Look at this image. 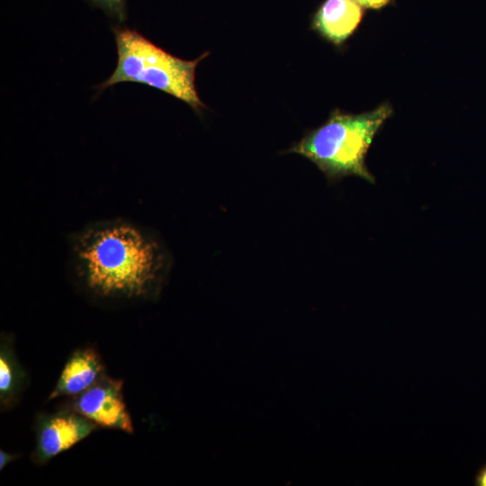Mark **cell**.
<instances>
[{
    "label": "cell",
    "mask_w": 486,
    "mask_h": 486,
    "mask_svg": "<svg viewBox=\"0 0 486 486\" xmlns=\"http://www.w3.org/2000/svg\"><path fill=\"white\" fill-rule=\"evenodd\" d=\"M25 373L16 360L10 345L1 344L0 402L1 409L11 408L17 401L25 384Z\"/></svg>",
    "instance_id": "obj_8"
},
{
    "label": "cell",
    "mask_w": 486,
    "mask_h": 486,
    "mask_svg": "<svg viewBox=\"0 0 486 486\" xmlns=\"http://www.w3.org/2000/svg\"><path fill=\"white\" fill-rule=\"evenodd\" d=\"M364 8L380 9L387 5L391 0H354Z\"/></svg>",
    "instance_id": "obj_10"
},
{
    "label": "cell",
    "mask_w": 486,
    "mask_h": 486,
    "mask_svg": "<svg viewBox=\"0 0 486 486\" xmlns=\"http://www.w3.org/2000/svg\"><path fill=\"white\" fill-rule=\"evenodd\" d=\"M474 484L476 486H486V463L476 472Z\"/></svg>",
    "instance_id": "obj_12"
},
{
    "label": "cell",
    "mask_w": 486,
    "mask_h": 486,
    "mask_svg": "<svg viewBox=\"0 0 486 486\" xmlns=\"http://www.w3.org/2000/svg\"><path fill=\"white\" fill-rule=\"evenodd\" d=\"M18 457L15 454H10L5 451H0V470H3L8 464Z\"/></svg>",
    "instance_id": "obj_11"
},
{
    "label": "cell",
    "mask_w": 486,
    "mask_h": 486,
    "mask_svg": "<svg viewBox=\"0 0 486 486\" xmlns=\"http://www.w3.org/2000/svg\"><path fill=\"white\" fill-rule=\"evenodd\" d=\"M110 15L122 21L125 18V0H92Z\"/></svg>",
    "instance_id": "obj_9"
},
{
    "label": "cell",
    "mask_w": 486,
    "mask_h": 486,
    "mask_svg": "<svg viewBox=\"0 0 486 486\" xmlns=\"http://www.w3.org/2000/svg\"><path fill=\"white\" fill-rule=\"evenodd\" d=\"M117 48V65L108 79L97 86L99 91L122 82L147 85L166 93L201 112L205 104L195 88V69L207 57L202 54L194 60L173 56L135 30L112 29Z\"/></svg>",
    "instance_id": "obj_3"
},
{
    "label": "cell",
    "mask_w": 486,
    "mask_h": 486,
    "mask_svg": "<svg viewBox=\"0 0 486 486\" xmlns=\"http://www.w3.org/2000/svg\"><path fill=\"white\" fill-rule=\"evenodd\" d=\"M104 375L105 367L99 354L93 347L77 349L65 364L49 400L64 396L75 397Z\"/></svg>",
    "instance_id": "obj_6"
},
{
    "label": "cell",
    "mask_w": 486,
    "mask_h": 486,
    "mask_svg": "<svg viewBox=\"0 0 486 486\" xmlns=\"http://www.w3.org/2000/svg\"><path fill=\"white\" fill-rule=\"evenodd\" d=\"M70 260L88 293L118 300L155 298L170 266L167 251L153 233L122 219L91 222L76 231Z\"/></svg>",
    "instance_id": "obj_1"
},
{
    "label": "cell",
    "mask_w": 486,
    "mask_h": 486,
    "mask_svg": "<svg viewBox=\"0 0 486 486\" xmlns=\"http://www.w3.org/2000/svg\"><path fill=\"white\" fill-rule=\"evenodd\" d=\"M392 113L388 103L362 113L336 109L325 123L308 131L286 152L308 158L330 183L357 176L374 184L365 158L374 137Z\"/></svg>",
    "instance_id": "obj_2"
},
{
    "label": "cell",
    "mask_w": 486,
    "mask_h": 486,
    "mask_svg": "<svg viewBox=\"0 0 486 486\" xmlns=\"http://www.w3.org/2000/svg\"><path fill=\"white\" fill-rule=\"evenodd\" d=\"M363 8L354 0H326L313 17L312 28L326 40L341 45L361 22Z\"/></svg>",
    "instance_id": "obj_7"
},
{
    "label": "cell",
    "mask_w": 486,
    "mask_h": 486,
    "mask_svg": "<svg viewBox=\"0 0 486 486\" xmlns=\"http://www.w3.org/2000/svg\"><path fill=\"white\" fill-rule=\"evenodd\" d=\"M70 410L98 427L133 433L130 416L123 400L122 381L104 375L85 392L73 397Z\"/></svg>",
    "instance_id": "obj_4"
},
{
    "label": "cell",
    "mask_w": 486,
    "mask_h": 486,
    "mask_svg": "<svg viewBox=\"0 0 486 486\" xmlns=\"http://www.w3.org/2000/svg\"><path fill=\"white\" fill-rule=\"evenodd\" d=\"M98 426L72 410L41 414L36 423V447L33 461L45 464L71 448Z\"/></svg>",
    "instance_id": "obj_5"
}]
</instances>
